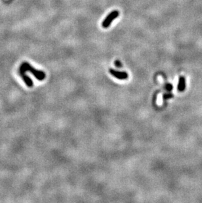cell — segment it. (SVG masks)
Masks as SVG:
<instances>
[{
    "mask_svg": "<svg viewBox=\"0 0 202 203\" xmlns=\"http://www.w3.org/2000/svg\"><path fill=\"white\" fill-rule=\"evenodd\" d=\"M19 68L25 72L28 71L30 72H31L32 74L36 77V78H37L38 80H40V81L44 80L46 77L45 73L44 71L37 70V69L34 68L32 66H31L30 64L27 62H24V63H22V64H21Z\"/></svg>",
    "mask_w": 202,
    "mask_h": 203,
    "instance_id": "obj_1",
    "label": "cell"
},
{
    "mask_svg": "<svg viewBox=\"0 0 202 203\" xmlns=\"http://www.w3.org/2000/svg\"><path fill=\"white\" fill-rule=\"evenodd\" d=\"M119 15V12L117 10H114L113 11L110 12V13L107 15V16L105 19V20L102 21V27L104 28H108L111 25L112 23L118 18Z\"/></svg>",
    "mask_w": 202,
    "mask_h": 203,
    "instance_id": "obj_2",
    "label": "cell"
},
{
    "mask_svg": "<svg viewBox=\"0 0 202 203\" xmlns=\"http://www.w3.org/2000/svg\"><path fill=\"white\" fill-rule=\"evenodd\" d=\"M109 72L110 74L119 80H126L128 78V74L126 72H121L115 71L113 68L109 69Z\"/></svg>",
    "mask_w": 202,
    "mask_h": 203,
    "instance_id": "obj_3",
    "label": "cell"
},
{
    "mask_svg": "<svg viewBox=\"0 0 202 203\" xmlns=\"http://www.w3.org/2000/svg\"><path fill=\"white\" fill-rule=\"evenodd\" d=\"M19 75L20 76V77L22 78L23 80H24V83L26 84L28 87L29 88H32L33 87L34 85V83L32 80V79L30 78L27 74L25 73V71L21 70V69L19 68Z\"/></svg>",
    "mask_w": 202,
    "mask_h": 203,
    "instance_id": "obj_4",
    "label": "cell"
},
{
    "mask_svg": "<svg viewBox=\"0 0 202 203\" xmlns=\"http://www.w3.org/2000/svg\"><path fill=\"white\" fill-rule=\"evenodd\" d=\"M185 85H186L185 79H184V78L183 76H180L178 85V90L179 92H183V91H184V89H185Z\"/></svg>",
    "mask_w": 202,
    "mask_h": 203,
    "instance_id": "obj_5",
    "label": "cell"
},
{
    "mask_svg": "<svg viewBox=\"0 0 202 203\" xmlns=\"http://www.w3.org/2000/svg\"><path fill=\"white\" fill-rule=\"evenodd\" d=\"M173 96L171 93H166L163 95V99H170L171 97H173Z\"/></svg>",
    "mask_w": 202,
    "mask_h": 203,
    "instance_id": "obj_6",
    "label": "cell"
},
{
    "mask_svg": "<svg viewBox=\"0 0 202 203\" xmlns=\"http://www.w3.org/2000/svg\"><path fill=\"white\" fill-rule=\"evenodd\" d=\"M165 88L167 91H168V92H170V91H171L172 89H173V85H172L171 84H167L165 85Z\"/></svg>",
    "mask_w": 202,
    "mask_h": 203,
    "instance_id": "obj_7",
    "label": "cell"
},
{
    "mask_svg": "<svg viewBox=\"0 0 202 203\" xmlns=\"http://www.w3.org/2000/svg\"><path fill=\"white\" fill-rule=\"evenodd\" d=\"M114 64L117 67H122V63H121V62L119 61V60H115Z\"/></svg>",
    "mask_w": 202,
    "mask_h": 203,
    "instance_id": "obj_8",
    "label": "cell"
}]
</instances>
